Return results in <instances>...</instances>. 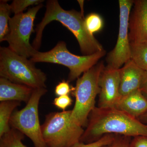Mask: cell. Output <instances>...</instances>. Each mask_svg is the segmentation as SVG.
Masks as SVG:
<instances>
[{
    "label": "cell",
    "mask_w": 147,
    "mask_h": 147,
    "mask_svg": "<svg viewBox=\"0 0 147 147\" xmlns=\"http://www.w3.org/2000/svg\"><path fill=\"white\" fill-rule=\"evenodd\" d=\"M86 127L80 140L84 143L94 142L108 134L147 136V125L115 107H96L89 116Z\"/></svg>",
    "instance_id": "cell-1"
},
{
    "label": "cell",
    "mask_w": 147,
    "mask_h": 147,
    "mask_svg": "<svg viewBox=\"0 0 147 147\" xmlns=\"http://www.w3.org/2000/svg\"><path fill=\"white\" fill-rule=\"evenodd\" d=\"M46 9L42 21L36 28L35 38L33 47L38 51L41 46L42 32L50 22L57 21L73 34L79 43L81 53L84 55H90L104 50L93 35L87 30L85 25L84 14L75 10L64 9L57 0H49L46 3Z\"/></svg>",
    "instance_id": "cell-2"
},
{
    "label": "cell",
    "mask_w": 147,
    "mask_h": 147,
    "mask_svg": "<svg viewBox=\"0 0 147 147\" xmlns=\"http://www.w3.org/2000/svg\"><path fill=\"white\" fill-rule=\"evenodd\" d=\"M105 67L103 61L99 62L78 78L73 88L75 102L70 119L79 126H86L89 116L96 107V99L100 91L99 78Z\"/></svg>",
    "instance_id": "cell-3"
},
{
    "label": "cell",
    "mask_w": 147,
    "mask_h": 147,
    "mask_svg": "<svg viewBox=\"0 0 147 147\" xmlns=\"http://www.w3.org/2000/svg\"><path fill=\"white\" fill-rule=\"evenodd\" d=\"M28 58L14 53L9 47L0 48V76L16 84L34 89L46 88L47 76Z\"/></svg>",
    "instance_id": "cell-4"
},
{
    "label": "cell",
    "mask_w": 147,
    "mask_h": 147,
    "mask_svg": "<svg viewBox=\"0 0 147 147\" xmlns=\"http://www.w3.org/2000/svg\"><path fill=\"white\" fill-rule=\"evenodd\" d=\"M106 54L105 50L90 55L78 56L70 53L64 41H60L54 48L46 52L37 51L30 59L34 63H50L66 67L69 69L68 82L78 79L82 74L99 62Z\"/></svg>",
    "instance_id": "cell-5"
},
{
    "label": "cell",
    "mask_w": 147,
    "mask_h": 147,
    "mask_svg": "<svg viewBox=\"0 0 147 147\" xmlns=\"http://www.w3.org/2000/svg\"><path fill=\"white\" fill-rule=\"evenodd\" d=\"M71 110L50 113L41 125L42 137L48 147H71L80 142L84 129L72 122Z\"/></svg>",
    "instance_id": "cell-6"
},
{
    "label": "cell",
    "mask_w": 147,
    "mask_h": 147,
    "mask_svg": "<svg viewBox=\"0 0 147 147\" xmlns=\"http://www.w3.org/2000/svg\"><path fill=\"white\" fill-rule=\"evenodd\" d=\"M47 91L45 88L34 89L26 106L14 111L9 121L11 128L29 137L35 147H48L42 137L38 116L40 100Z\"/></svg>",
    "instance_id": "cell-7"
},
{
    "label": "cell",
    "mask_w": 147,
    "mask_h": 147,
    "mask_svg": "<svg viewBox=\"0 0 147 147\" xmlns=\"http://www.w3.org/2000/svg\"><path fill=\"white\" fill-rule=\"evenodd\" d=\"M43 6L42 3L29 9L25 13L14 14L9 20V32L5 41L9 48L18 55L31 58L37 52L30 42L33 32L34 22L37 13Z\"/></svg>",
    "instance_id": "cell-8"
},
{
    "label": "cell",
    "mask_w": 147,
    "mask_h": 147,
    "mask_svg": "<svg viewBox=\"0 0 147 147\" xmlns=\"http://www.w3.org/2000/svg\"><path fill=\"white\" fill-rule=\"evenodd\" d=\"M119 27L115 46L106 57L107 66L119 69L131 59L130 42L128 36L129 14L134 3L132 0H119Z\"/></svg>",
    "instance_id": "cell-9"
},
{
    "label": "cell",
    "mask_w": 147,
    "mask_h": 147,
    "mask_svg": "<svg viewBox=\"0 0 147 147\" xmlns=\"http://www.w3.org/2000/svg\"><path fill=\"white\" fill-rule=\"evenodd\" d=\"M119 69L105 67L99 80L100 91L98 95V105L100 108L115 107L121 97Z\"/></svg>",
    "instance_id": "cell-10"
},
{
    "label": "cell",
    "mask_w": 147,
    "mask_h": 147,
    "mask_svg": "<svg viewBox=\"0 0 147 147\" xmlns=\"http://www.w3.org/2000/svg\"><path fill=\"white\" fill-rule=\"evenodd\" d=\"M128 22L130 43L147 44V0L134 1Z\"/></svg>",
    "instance_id": "cell-11"
},
{
    "label": "cell",
    "mask_w": 147,
    "mask_h": 147,
    "mask_svg": "<svg viewBox=\"0 0 147 147\" xmlns=\"http://www.w3.org/2000/svg\"><path fill=\"white\" fill-rule=\"evenodd\" d=\"M119 70L121 96L139 90L145 70L130 59Z\"/></svg>",
    "instance_id": "cell-12"
},
{
    "label": "cell",
    "mask_w": 147,
    "mask_h": 147,
    "mask_svg": "<svg viewBox=\"0 0 147 147\" xmlns=\"http://www.w3.org/2000/svg\"><path fill=\"white\" fill-rule=\"evenodd\" d=\"M115 108L138 119L147 111V99L139 90L121 96Z\"/></svg>",
    "instance_id": "cell-13"
},
{
    "label": "cell",
    "mask_w": 147,
    "mask_h": 147,
    "mask_svg": "<svg viewBox=\"0 0 147 147\" xmlns=\"http://www.w3.org/2000/svg\"><path fill=\"white\" fill-rule=\"evenodd\" d=\"M34 89L16 84L5 78H0V101H16L27 103Z\"/></svg>",
    "instance_id": "cell-14"
},
{
    "label": "cell",
    "mask_w": 147,
    "mask_h": 147,
    "mask_svg": "<svg viewBox=\"0 0 147 147\" xmlns=\"http://www.w3.org/2000/svg\"><path fill=\"white\" fill-rule=\"evenodd\" d=\"M21 102L6 101L0 103V137L8 132L10 127L9 121L15 108L20 106Z\"/></svg>",
    "instance_id": "cell-15"
},
{
    "label": "cell",
    "mask_w": 147,
    "mask_h": 147,
    "mask_svg": "<svg viewBox=\"0 0 147 147\" xmlns=\"http://www.w3.org/2000/svg\"><path fill=\"white\" fill-rule=\"evenodd\" d=\"M131 59L139 67L147 70V44L130 43Z\"/></svg>",
    "instance_id": "cell-16"
},
{
    "label": "cell",
    "mask_w": 147,
    "mask_h": 147,
    "mask_svg": "<svg viewBox=\"0 0 147 147\" xmlns=\"http://www.w3.org/2000/svg\"><path fill=\"white\" fill-rule=\"evenodd\" d=\"M11 12L7 1H0V42L5 41L9 32V20Z\"/></svg>",
    "instance_id": "cell-17"
},
{
    "label": "cell",
    "mask_w": 147,
    "mask_h": 147,
    "mask_svg": "<svg viewBox=\"0 0 147 147\" xmlns=\"http://www.w3.org/2000/svg\"><path fill=\"white\" fill-rule=\"evenodd\" d=\"M24 138L23 133L11 128L8 132L0 137V147H27L22 142Z\"/></svg>",
    "instance_id": "cell-18"
},
{
    "label": "cell",
    "mask_w": 147,
    "mask_h": 147,
    "mask_svg": "<svg viewBox=\"0 0 147 147\" xmlns=\"http://www.w3.org/2000/svg\"><path fill=\"white\" fill-rule=\"evenodd\" d=\"M84 22L87 30L92 35L100 31L103 28L102 18L97 13H91L87 15Z\"/></svg>",
    "instance_id": "cell-19"
},
{
    "label": "cell",
    "mask_w": 147,
    "mask_h": 147,
    "mask_svg": "<svg viewBox=\"0 0 147 147\" xmlns=\"http://www.w3.org/2000/svg\"><path fill=\"white\" fill-rule=\"evenodd\" d=\"M43 0H14L10 5L11 12L14 14L24 13L23 11L30 6L38 5Z\"/></svg>",
    "instance_id": "cell-20"
},
{
    "label": "cell",
    "mask_w": 147,
    "mask_h": 147,
    "mask_svg": "<svg viewBox=\"0 0 147 147\" xmlns=\"http://www.w3.org/2000/svg\"><path fill=\"white\" fill-rule=\"evenodd\" d=\"M116 135L114 134H106L94 142L89 143L80 142L71 147H103L111 144L115 140Z\"/></svg>",
    "instance_id": "cell-21"
},
{
    "label": "cell",
    "mask_w": 147,
    "mask_h": 147,
    "mask_svg": "<svg viewBox=\"0 0 147 147\" xmlns=\"http://www.w3.org/2000/svg\"><path fill=\"white\" fill-rule=\"evenodd\" d=\"M72 102L71 98L67 95L56 98L53 100V104L57 108L64 111L71 105Z\"/></svg>",
    "instance_id": "cell-22"
},
{
    "label": "cell",
    "mask_w": 147,
    "mask_h": 147,
    "mask_svg": "<svg viewBox=\"0 0 147 147\" xmlns=\"http://www.w3.org/2000/svg\"><path fill=\"white\" fill-rule=\"evenodd\" d=\"M73 88L71 87L68 82L65 80L60 82L55 88V94L58 96L67 95L72 92Z\"/></svg>",
    "instance_id": "cell-23"
},
{
    "label": "cell",
    "mask_w": 147,
    "mask_h": 147,
    "mask_svg": "<svg viewBox=\"0 0 147 147\" xmlns=\"http://www.w3.org/2000/svg\"><path fill=\"white\" fill-rule=\"evenodd\" d=\"M131 138L117 135L115 140L111 144L103 147H130Z\"/></svg>",
    "instance_id": "cell-24"
},
{
    "label": "cell",
    "mask_w": 147,
    "mask_h": 147,
    "mask_svg": "<svg viewBox=\"0 0 147 147\" xmlns=\"http://www.w3.org/2000/svg\"><path fill=\"white\" fill-rule=\"evenodd\" d=\"M130 147H147V136L132 137L130 142Z\"/></svg>",
    "instance_id": "cell-25"
},
{
    "label": "cell",
    "mask_w": 147,
    "mask_h": 147,
    "mask_svg": "<svg viewBox=\"0 0 147 147\" xmlns=\"http://www.w3.org/2000/svg\"><path fill=\"white\" fill-rule=\"evenodd\" d=\"M139 90L147 99V70H145Z\"/></svg>",
    "instance_id": "cell-26"
},
{
    "label": "cell",
    "mask_w": 147,
    "mask_h": 147,
    "mask_svg": "<svg viewBox=\"0 0 147 147\" xmlns=\"http://www.w3.org/2000/svg\"><path fill=\"white\" fill-rule=\"evenodd\" d=\"M138 119L143 123L147 125V111L144 115L140 117Z\"/></svg>",
    "instance_id": "cell-27"
}]
</instances>
